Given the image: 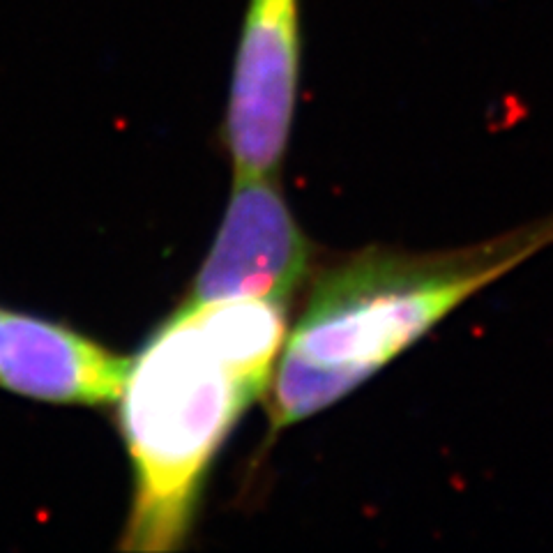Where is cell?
I'll return each mask as SVG.
<instances>
[{
  "label": "cell",
  "mask_w": 553,
  "mask_h": 553,
  "mask_svg": "<svg viewBox=\"0 0 553 553\" xmlns=\"http://www.w3.org/2000/svg\"><path fill=\"white\" fill-rule=\"evenodd\" d=\"M553 242V217L503 238L413 256L369 249L316 281L272 376V431L349 397L445 316Z\"/></svg>",
  "instance_id": "6da1fadb"
},
{
  "label": "cell",
  "mask_w": 553,
  "mask_h": 553,
  "mask_svg": "<svg viewBox=\"0 0 553 553\" xmlns=\"http://www.w3.org/2000/svg\"><path fill=\"white\" fill-rule=\"evenodd\" d=\"M260 394L221 358L187 302L130 358L118 399L134 477L125 551L183 547L212 461Z\"/></svg>",
  "instance_id": "7a4b0ae2"
},
{
  "label": "cell",
  "mask_w": 553,
  "mask_h": 553,
  "mask_svg": "<svg viewBox=\"0 0 553 553\" xmlns=\"http://www.w3.org/2000/svg\"><path fill=\"white\" fill-rule=\"evenodd\" d=\"M300 65V0H247L224 127L235 178H274L293 127Z\"/></svg>",
  "instance_id": "3957f363"
},
{
  "label": "cell",
  "mask_w": 553,
  "mask_h": 553,
  "mask_svg": "<svg viewBox=\"0 0 553 553\" xmlns=\"http://www.w3.org/2000/svg\"><path fill=\"white\" fill-rule=\"evenodd\" d=\"M309 263L312 244L272 178H235L224 221L187 302L288 300Z\"/></svg>",
  "instance_id": "277c9868"
},
{
  "label": "cell",
  "mask_w": 553,
  "mask_h": 553,
  "mask_svg": "<svg viewBox=\"0 0 553 553\" xmlns=\"http://www.w3.org/2000/svg\"><path fill=\"white\" fill-rule=\"evenodd\" d=\"M130 360L58 323L0 309V387L72 406L118 404Z\"/></svg>",
  "instance_id": "5b68a950"
}]
</instances>
